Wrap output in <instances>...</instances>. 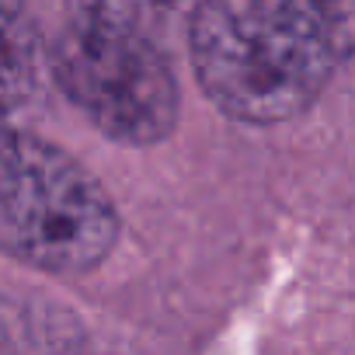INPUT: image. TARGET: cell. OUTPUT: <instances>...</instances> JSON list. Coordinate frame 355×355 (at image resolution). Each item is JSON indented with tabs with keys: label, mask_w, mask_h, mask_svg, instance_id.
Segmentation results:
<instances>
[{
	"label": "cell",
	"mask_w": 355,
	"mask_h": 355,
	"mask_svg": "<svg viewBox=\"0 0 355 355\" xmlns=\"http://www.w3.org/2000/svg\"><path fill=\"white\" fill-rule=\"evenodd\" d=\"M67 4H70V18L132 28L157 39H164V32L178 18L189 15V0H67Z\"/></svg>",
	"instance_id": "obj_5"
},
{
	"label": "cell",
	"mask_w": 355,
	"mask_h": 355,
	"mask_svg": "<svg viewBox=\"0 0 355 355\" xmlns=\"http://www.w3.org/2000/svg\"><path fill=\"white\" fill-rule=\"evenodd\" d=\"M189 56L202 94L234 122H289L355 56V0H196Z\"/></svg>",
	"instance_id": "obj_1"
},
{
	"label": "cell",
	"mask_w": 355,
	"mask_h": 355,
	"mask_svg": "<svg viewBox=\"0 0 355 355\" xmlns=\"http://www.w3.org/2000/svg\"><path fill=\"white\" fill-rule=\"evenodd\" d=\"M119 244L108 189L63 146L0 125V251L53 275H87Z\"/></svg>",
	"instance_id": "obj_2"
},
{
	"label": "cell",
	"mask_w": 355,
	"mask_h": 355,
	"mask_svg": "<svg viewBox=\"0 0 355 355\" xmlns=\"http://www.w3.org/2000/svg\"><path fill=\"white\" fill-rule=\"evenodd\" d=\"M49 73L70 105L119 146H153L182 115V87L164 39L70 18L49 49Z\"/></svg>",
	"instance_id": "obj_3"
},
{
	"label": "cell",
	"mask_w": 355,
	"mask_h": 355,
	"mask_svg": "<svg viewBox=\"0 0 355 355\" xmlns=\"http://www.w3.org/2000/svg\"><path fill=\"white\" fill-rule=\"evenodd\" d=\"M49 327H42L35 317H25L21 310H11L4 300H0V352H8V348H32V345L35 348H67V345H73L70 338H60Z\"/></svg>",
	"instance_id": "obj_6"
},
{
	"label": "cell",
	"mask_w": 355,
	"mask_h": 355,
	"mask_svg": "<svg viewBox=\"0 0 355 355\" xmlns=\"http://www.w3.org/2000/svg\"><path fill=\"white\" fill-rule=\"evenodd\" d=\"M49 53L21 0H0V125L21 115L42 91Z\"/></svg>",
	"instance_id": "obj_4"
}]
</instances>
